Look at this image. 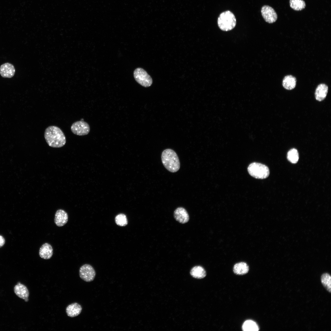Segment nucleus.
<instances>
[{
  "label": "nucleus",
  "instance_id": "obj_23",
  "mask_svg": "<svg viewBox=\"0 0 331 331\" xmlns=\"http://www.w3.org/2000/svg\"><path fill=\"white\" fill-rule=\"evenodd\" d=\"M116 224L120 226H124L127 224V221L126 216L124 214H120L117 215L115 218Z\"/></svg>",
  "mask_w": 331,
  "mask_h": 331
},
{
  "label": "nucleus",
  "instance_id": "obj_11",
  "mask_svg": "<svg viewBox=\"0 0 331 331\" xmlns=\"http://www.w3.org/2000/svg\"><path fill=\"white\" fill-rule=\"evenodd\" d=\"M68 220V215L64 210L59 209L57 210L55 214L54 222L58 226L61 227L64 225Z\"/></svg>",
  "mask_w": 331,
  "mask_h": 331
},
{
  "label": "nucleus",
  "instance_id": "obj_2",
  "mask_svg": "<svg viewBox=\"0 0 331 331\" xmlns=\"http://www.w3.org/2000/svg\"><path fill=\"white\" fill-rule=\"evenodd\" d=\"M162 161L164 166L169 171L172 173L177 171L180 168V162L177 154L173 150L167 149L162 152Z\"/></svg>",
  "mask_w": 331,
  "mask_h": 331
},
{
  "label": "nucleus",
  "instance_id": "obj_20",
  "mask_svg": "<svg viewBox=\"0 0 331 331\" xmlns=\"http://www.w3.org/2000/svg\"><path fill=\"white\" fill-rule=\"evenodd\" d=\"M321 281L325 289L329 292H331V277L328 273L323 274L321 276Z\"/></svg>",
  "mask_w": 331,
  "mask_h": 331
},
{
  "label": "nucleus",
  "instance_id": "obj_24",
  "mask_svg": "<svg viewBox=\"0 0 331 331\" xmlns=\"http://www.w3.org/2000/svg\"><path fill=\"white\" fill-rule=\"evenodd\" d=\"M5 241L3 237L0 235V247L2 246L5 243Z\"/></svg>",
  "mask_w": 331,
  "mask_h": 331
},
{
  "label": "nucleus",
  "instance_id": "obj_7",
  "mask_svg": "<svg viewBox=\"0 0 331 331\" xmlns=\"http://www.w3.org/2000/svg\"><path fill=\"white\" fill-rule=\"evenodd\" d=\"M79 274L80 278L86 282H90L95 278L96 272L91 265L86 264L80 268Z\"/></svg>",
  "mask_w": 331,
  "mask_h": 331
},
{
  "label": "nucleus",
  "instance_id": "obj_19",
  "mask_svg": "<svg viewBox=\"0 0 331 331\" xmlns=\"http://www.w3.org/2000/svg\"><path fill=\"white\" fill-rule=\"evenodd\" d=\"M242 329L244 331H257L259 328L255 322L251 320H247L243 323Z\"/></svg>",
  "mask_w": 331,
  "mask_h": 331
},
{
  "label": "nucleus",
  "instance_id": "obj_13",
  "mask_svg": "<svg viewBox=\"0 0 331 331\" xmlns=\"http://www.w3.org/2000/svg\"><path fill=\"white\" fill-rule=\"evenodd\" d=\"M53 249L51 245L48 243L43 244L39 251L40 257L44 259H49L52 256Z\"/></svg>",
  "mask_w": 331,
  "mask_h": 331
},
{
  "label": "nucleus",
  "instance_id": "obj_17",
  "mask_svg": "<svg viewBox=\"0 0 331 331\" xmlns=\"http://www.w3.org/2000/svg\"><path fill=\"white\" fill-rule=\"evenodd\" d=\"M249 267L247 264L244 262L236 264L233 267V271L236 274L243 275L248 273Z\"/></svg>",
  "mask_w": 331,
  "mask_h": 331
},
{
  "label": "nucleus",
  "instance_id": "obj_10",
  "mask_svg": "<svg viewBox=\"0 0 331 331\" xmlns=\"http://www.w3.org/2000/svg\"><path fill=\"white\" fill-rule=\"evenodd\" d=\"M15 72L14 66L10 63H4L0 66V74L3 78H11L14 75Z\"/></svg>",
  "mask_w": 331,
  "mask_h": 331
},
{
  "label": "nucleus",
  "instance_id": "obj_14",
  "mask_svg": "<svg viewBox=\"0 0 331 331\" xmlns=\"http://www.w3.org/2000/svg\"><path fill=\"white\" fill-rule=\"evenodd\" d=\"M82 309V307L79 304L75 302L69 305L67 307L66 312L68 316L73 318L79 315Z\"/></svg>",
  "mask_w": 331,
  "mask_h": 331
},
{
  "label": "nucleus",
  "instance_id": "obj_18",
  "mask_svg": "<svg viewBox=\"0 0 331 331\" xmlns=\"http://www.w3.org/2000/svg\"><path fill=\"white\" fill-rule=\"evenodd\" d=\"M190 273L193 277L198 279L203 278L206 276L205 270L200 266L194 267L191 269Z\"/></svg>",
  "mask_w": 331,
  "mask_h": 331
},
{
  "label": "nucleus",
  "instance_id": "obj_12",
  "mask_svg": "<svg viewBox=\"0 0 331 331\" xmlns=\"http://www.w3.org/2000/svg\"><path fill=\"white\" fill-rule=\"evenodd\" d=\"M14 290L15 294L19 297L24 299L26 302L28 301L29 292L25 285L19 283L14 287Z\"/></svg>",
  "mask_w": 331,
  "mask_h": 331
},
{
  "label": "nucleus",
  "instance_id": "obj_9",
  "mask_svg": "<svg viewBox=\"0 0 331 331\" xmlns=\"http://www.w3.org/2000/svg\"><path fill=\"white\" fill-rule=\"evenodd\" d=\"M174 217L175 219L179 223L184 224L188 222L189 220V216L186 209L182 207H178L174 212Z\"/></svg>",
  "mask_w": 331,
  "mask_h": 331
},
{
  "label": "nucleus",
  "instance_id": "obj_16",
  "mask_svg": "<svg viewBox=\"0 0 331 331\" xmlns=\"http://www.w3.org/2000/svg\"><path fill=\"white\" fill-rule=\"evenodd\" d=\"M296 78L291 75L285 76L282 81V85L283 87L287 90H291L294 89L296 85Z\"/></svg>",
  "mask_w": 331,
  "mask_h": 331
},
{
  "label": "nucleus",
  "instance_id": "obj_8",
  "mask_svg": "<svg viewBox=\"0 0 331 331\" xmlns=\"http://www.w3.org/2000/svg\"><path fill=\"white\" fill-rule=\"evenodd\" d=\"M261 12L263 18L266 22L272 23L277 20V14L274 9L271 6L267 5L263 6Z\"/></svg>",
  "mask_w": 331,
  "mask_h": 331
},
{
  "label": "nucleus",
  "instance_id": "obj_22",
  "mask_svg": "<svg viewBox=\"0 0 331 331\" xmlns=\"http://www.w3.org/2000/svg\"><path fill=\"white\" fill-rule=\"evenodd\" d=\"M287 158L291 163H296L299 159V153L297 150L292 148L290 150L287 154Z\"/></svg>",
  "mask_w": 331,
  "mask_h": 331
},
{
  "label": "nucleus",
  "instance_id": "obj_6",
  "mask_svg": "<svg viewBox=\"0 0 331 331\" xmlns=\"http://www.w3.org/2000/svg\"><path fill=\"white\" fill-rule=\"evenodd\" d=\"M71 130L74 134L79 136L87 135L90 131L89 124L83 120L74 122L71 126Z\"/></svg>",
  "mask_w": 331,
  "mask_h": 331
},
{
  "label": "nucleus",
  "instance_id": "obj_3",
  "mask_svg": "<svg viewBox=\"0 0 331 331\" xmlns=\"http://www.w3.org/2000/svg\"><path fill=\"white\" fill-rule=\"evenodd\" d=\"M217 23L221 30L227 31L231 30L235 27L236 21L234 14L230 11L227 10L220 14L218 19Z\"/></svg>",
  "mask_w": 331,
  "mask_h": 331
},
{
  "label": "nucleus",
  "instance_id": "obj_1",
  "mask_svg": "<svg viewBox=\"0 0 331 331\" xmlns=\"http://www.w3.org/2000/svg\"><path fill=\"white\" fill-rule=\"evenodd\" d=\"M44 137L48 145L52 147H61L66 143V138L63 132L56 126H51L47 127L44 132Z\"/></svg>",
  "mask_w": 331,
  "mask_h": 331
},
{
  "label": "nucleus",
  "instance_id": "obj_4",
  "mask_svg": "<svg viewBox=\"0 0 331 331\" xmlns=\"http://www.w3.org/2000/svg\"><path fill=\"white\" fill-rule=\"evenodd\" d=\"M248 171L251 176L257 179L266 178L269 174L268 167L259 163L253 162L250 164L248 167Z\"/></svg>",
  "mask_w": 331,
  "mask_h": 331
},
{
  "label": "nucleus",
  "instance_id": "obj_5",
  "mask_svg": "<svg viewBox=\"0 0 331 331\" xmlns=\"http://www.w3.org/2000/svg\"><path fill=\"white\" fill-rule=\"evenodd\" d=\"M134 77L136 81L143 87H149L152 83L151 77L142 68H138L134 70Z\"/></svg>",
  "mask_w": 331,
  "mask_h": 331
},
{
  "label": "nucleus",
  "instance_id": "obj_21",
  "mask_svg": "<svg viewBox=\"0 0 331 331\" xmlns=\"http://www.w3.org/2000/svg\"><path fill=\"white\" fill-rule=\"evenodd\" d=\"M290 5L291 8L296 11L301 10L306 6L303 0H290Z\"/></svg>",
  "mask_w": 331,
  "mask_h": 331
},
{
  "label": "nucleus",
  "instance_id": "obj_15",
  "mask_svg": "<svg viewBox=\"0 0 331 331\" xmlns=\"http://www.w3.org/2000/svg\"><path fill=\"white\" fill-rule=\"evenodd\" d=\"M328 89V87L326 84L322 83L319 85L316 88L315 93L316 100L319 101L324 100L326 96Z\"/></svg>",
  "mask_w": 331,
  "mask_h": 331
}]
</instances>
